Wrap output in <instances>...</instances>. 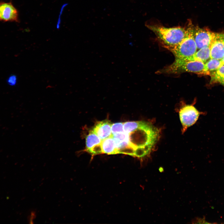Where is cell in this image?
Listing matches in <instances>:
<instances>
[{
    "mask_svg": "<svg viewBox=\"0 0 224 224\" xmlns=\"http://www.w3.org/2000/svg\"><path fill=\"white\" fill-rule=\"evenodd\" d=\"M211 58L221 60L224 57V34L215 33L210 45Z\"/></svg>",
    "mask_w": 224,
    "mask_h": 224,
    "instance_id": "52a82bcc",
    "label": "cell"
},
{
    "mask_svg": "<svg viewBox=\"0 0 224 224\" xmlns=\"http://www.w3.org/2000/svg\"><path fill=\"white\" fill-rule=\"evenodd\" d=\"M100 145L102 153L116 154L114 141L111 135L108 138L101 141Z\"/></svg>",
    "mask_w": 224,
    "mask_h": 224,
    "instance_id": "8fae6325",
    "label": "cell"
},
{
    "mask_svg": "<svg viewBox=\"0 0 224 224\" xmlns=\"http://www.w3.org/2000/svg\"><path fill=\"white\" fill-rule=\"evenodd\" d=\"M210 76L211 77L210 83H217L219 79L224 76V64L221 65L216 71L211 74Z\"/></svg>",
    "mask_w": 224,
    "mask_h": 224,
    "instance_id": "5bb4252c",
    "label": "cell"
},
{
    "mask_svg": "<svg viewBox=\"0 0 224 224\" xmlns=\"http://www.w3.org/2000/svg\"><path fill=\"white\" fill-rule=\"evenodd\" d=\"M191 72L199 75H209L205 63L199 61H190L175 58L171 65L159 71V73L177 74Z\"/></svg>",
    "mask_w": 224,
    "mask_h": 224,
    "instance_id": "277c9868",
    "label": "cell"
},
{
    "mask_svg": "<svg viewBox=\"0 0 224 224\" xmlns=\"http://www.w3.org/2000/svg\"><path fill=\"white\" fill-rule=\"evenodd\" d=\"M0 21H1V16H0Z\"/></svg>",
    "mask_w": 224,
    "mask_h": 224,
    "instance_id": "d6986e66",
    "label": "cell"
},
{
    "mask_svg": "<svg viewBox=\"0 0 224 224\" xmlns=\"http://www.w3.org/2000/svg\"><path fill=\"white\" fill-rule=\"evenodd\" d=\"M112 123L107 120L97 122L91 129L101 141L109 137L111 135Z\"/></svg>",
    "mask_w": 224,
    "mask_h": 224,
    "instance_id": "30bf717a",
    "label": "cell"
},
{
    "mask_svg": "<svg viewBox=\"0 0 224 224\" xmlns=\"http://www.w3.org/2000/svg\"><path fill=\"white\" fill-rule=\"evenodd\" d=\"M85 151L93 155L101 154L100 145L101 140L91 130L85 137Z\"/></svg>",
    "mask_w": 224,
    "mask_h": 224,
    "instance_id": "9c48e42d",
    "label": "cell"
},
{
    "mask_svg": "<svg viewBox=\"0 0 224 224\" xmlns=\"http://www.w3.org/2000/svg\"><path fill=\"white\" fill-rule=\"evenodd\" d=\"M0 14L1 21L3 22L19 21L18 11L12 0L9 2L0 1Z\"/></svg>",
    "mask_w": 224,
    "mask_h": 224,
    "instance_id": "8992f818",
    "label": "cell"
},
{
    "mask_svg": "<svg viewBox=\"0 0 224 224\" xmlns=\"http://www.w3.org/2000/svg\"><path fill=\"white\" fill-rule=\"evenodd\" d=\"M217 83L224 85V76L219 79L217 81Z\"/></svg>",
    "mask_w": 224,
    "mask_h": 224,
    "instance_id": "e0dca14e",
    "label": "cell"
},
{
    "mask_svg": "<svg viewBox=\"0 0 224 224\" xmlns=\"http://www.w3.org/2000/svg\"><path fill=\"white\" fill-rule=\"evenodd\" d=\"M200 114L192 105H185L180 109L179 117L184 132L196 122Z\"/></svg>",
    "mask_w": 224,
    "mask_h": 224,
    "instance_id": "5b68a950",
    "label": "cell"
},
{
    "mask_svg": "<svg viewBox=\"0 0 224 224\" xmlns=\"http://www.w3.org/2000/svg\"><path fill=\"white\" fill-rule=\"evenodd\" d=\"M210 47H203L197 51L193 57V61H199L206 63L210 59Z\"/></svg>",
    "mask_w": 224,
    "mask_h": 224,
    "instance_id": "7c38bea8",
    "label": "cell"
},
{
    "mask_svg": "<svg viewBox=\"0 0 224 224\" xmlns=\"http://www.w3.org/2000/svg\"><path fill=\"white\" fill-rule=\"evenodd\" d=\"M222 65L221 60L213 58H211L205 64L206 69L209 75Z\"/></svg>",
    "mask_w": 224,
    "mask_h": 224,
    "instance_id": "4fadbf2b",
    "label": "cell"
},
{
    "mask_svg": "<svg viewBox=\"0 0 224 224\" xmlns=\"http://www.w3.org/2000/svg\"><path fill=\"white\" fill-rule=\"evenodd\" d=\"M147 26L155 34L164 46L175 45L180 43L186 35V28H168L159 25H147Z\"/></svg>",
    "mask_w": 224,
    "mask_h": 224,
    "instance_id": "3957f363",
    "label": "cell"
},
{
    "mask_svg": "<svg viewBox=\"0 0 224 224\" xmlns=\"http://www.w3.org/2000/svg\"><path fill=\"white\" fill-rule=\"evenodd\" d=\"M123 123L118 122L112 124L111 127V133L113 134L123 130Z\"/></svg>",
    "mask_w": 224,
    "mask_h": 224,
    "instance_id": "9a60e30c",
    "label": "cell"
},
{
    "mask_svg": "<svg viewBox=\"0 0 224 224\" xmlns=\"http://www.w3.org/2000/svg\"><path fill=\"white\" fill-rule=\"evenodd\" d=\"M123 130L127 133L134 156L144 157L149 154L157 142L159 131L149 122L143 121L123 123Z\"/></svg>",
    "mask_w": 224,
    "mask_h": 224,
    "instance_id": "6da1fadb",
    "label": "cell"
},
{
    "mask_svg": "<svg viewBox=\"0 0 224 224\" xmlns=\"http://www.w3.org/2000/svg\"><path fill=\"white\" fill-rule=\"evenodd\" d=\"M7 84L9 85L15 86L17 82V77L15 75H11L7 78Z\"/></svg>",
    "mask_w": 224,
    "mask_h": 224,
    "instance_id": "2e32d148",
    "label": "cell"
},
{
    "mask_svg": "<svg viewBox=\"0 0 224 224\" xmlns=\"http://www.w3.org/2000/svg\"><path fill=\"white\" fill-rule=\"evenodd\" d=\"M214 33L206 29L194 26V38L197 49L210 46Z\"/></svg>",
    "mask_w": 224,
    "mask_h": 224,
    "instance_id": "ba28073f",
    "label": "cell"
},
{
    "mask_svg": "<svg viewBox=\"0 0 224 224\" xmlns=\"http://www.w3.org/2000/svg\"><path fill=\"white\" fill-rule=\"evenodd\" d=\"M221 61L222 64H224V57L221 60Z\"/></svg>",
    "mask_w": 224,
    "mask_h": 224,
    "instance_id": "ac0fdd59",
    "label": "cell"
},
{
    "mask_svg": "<svg viewBox=\"0 0 224 224\" xmlns=\"http://www.w3.org/2000/svg\"><path fill=\"white\" fill-rule=\"evenodd\" d=\"M194 26L189 22L186 27V34L184 39L178 44L173 46H164L171 51L175 58L193 61V57L197 49L194 38Z\"/></svg>",
    "mask_w": 224,
    "mask_h": 224,
    "instance_id": "7a4b0ae2",
    "label": "cell"
}]
</instances>
